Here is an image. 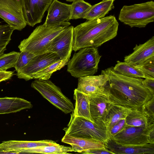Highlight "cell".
Listing matches in <instances>:
<instances>
[{
    "instance_id": "1",
    "label": "cell",
    "mask_w": 154,
    "mask_h": 154,
    "mask_svg": "<svg viewBox=\"0 0 154 154\" xmlns=\"http://www.w3.org/2000/svg\"><path fill=\"white\" fill-rule=\"evenodd\" d=\"M108 81L106 86L109 99L114 103L132 110H137L153 97L144 85L142 78L123 76L116 72L113 67L102 70Z\"/></svg>"
},
{
    "instance_id": "2",
    "label": "cell",
    "mask_w": 154,
    "mask_h": 154,
    "mask_svg": "<svg viewBox=\"0 0 154 154\" xmlns=\"http://www.w3.org/2000/svg\"><path fill=\"white\" fill-rule=\"evenodd\" d=\"M119 25L115 17L112 15L81 23L73 28L72 50L97 48L116 36Z\"/></svg>"
},
{
    "instance_id": "3",
    "label": "cell",
    "mask_w": 154,
    "mask_h": 154,
    "mask_svg": "<svg viewBox=\"0 0 154 154\" xmlns=\"http://www.w3.org/2000/svg\"><path fill=\"white\" fill-rule=\"evenodd\" d=\"M70 23L54 26L43 24L37 26L26 38L22 41L18 47L20 51H25L35 55L47 52L52 40Z\"/></svg>"
},
{
    "instance_id": "4",
    "label": "cell",
    "mask_w": 154,
    "mask_h": 154,
    "mask_svg": "<svg viewBox=\"0 0 154 154\" xmlns=\"http://www.w3.org/2000/svg\"><path fill=\"white\" fill-rule=\"evenodd\" d=\"M67 126L63 128L65 135L74 137L93 139L106 143L110 138L105 123H95L84 118L76 117L72 112Z\"/></svg>"
},
{
    "instance_id": "5",
    "label": "cell",
    "mask_w": 154,
    "mask_h": 154,
    "mask_svg": "<svg viewBox=\"0 0 154 154\" xmlns=\"http://www.w3.org/2000/svg\"><path fill=\"white\" fill-rule=\"evenodd\" d=\"M101 57L97 48H82L69 60L67 71L76 78L94 75L97 71Z\"/></svg>"
},
{
    "instance_id": "6",
    "label": "cell",
    "mask_w": 154,
    "mask_h": 154,
    "mask_svg": "<svg viewBox=\"0 0 154 154\" xmlns=\"http://www.w3.org/2000/svg\"><path fill=\"white\" fill-rule=\"evenodd\" d=\"M119 20L131 27H145L154 21V2L152 1L129 5L121 9Z\"/></svg>"
},
{
    "instance_id": "7",
    "label": "cell",
    "mask_w": 154,
    "mask_h": 154,
    "mask_svg": "<svg viewBox=\"0 0 154 154\" xmlns=\"http://www.w3.org/2000/svg\"><path fill=\"white\" fill-rule=\"evenodd\" d=\"M31 86L65 114L73 111L74 107L71 101L62 93L59 87L50 80L35 79L32 82Z\"/></svg>"
},
{
    "instance_id": "8",
    "label": "cell",
    "mask_w": 154,
    "mask_h": 154,
    "mask_svg": "<svg viewBox=\"0 0 154 154\" xmlns=\"http://www.w3.org/2000/svg\"><path fill=\"white\" fill-rule=\"evenodd\" d=\"M0 17L14 30L21 31L27 25L20 0H0Z\"/></svg>"
},
{
    "instance_id": "9",
    "label": "cell",
    "mask_w": 154,
    "mask_h": 154,
    "mask_svg": "<svg viewBox=\"0 0 154 154\" xmlns=\"http://www.w3.org/2000/svg\"><path fill=\"white\" fill-rule=\"evenodd\" d=\"M61 59L56 53L51 52L35 55L23 69L17 72L18 78L26 81L32 79L35 73L49 65Z\"/></svg>"
},
{
    "instance_id": "10",
    "label": "cell",
    "mask_w": 154,
    "mask_h": 154,
    "mask_svg": "<svg viewBox=\"0 0 154 154\" xmlns=\"http://www.w3.org/2000/svg\"><path fill=\"white\" fill-rule=\"evenodd\" d=\"M23 16L28 25L33 27L42 22L52 0H20Z\"/></svg>"
},
{
    "instance_id": "11",
    "label": "cell",
    "mask_w": 154,
    "mask_h": 154,
    "mask_svg": "<svg viewBox=\"0 0 154 154\" xmlns=\"http://www.w3.org/2000/svg\"><path fill=\"white\" fill-rule=\"evenodd\" d=\"M72 26H68L51 41L47 52L57 54L61 59L69 61L72 50L73 31Z\"/></svg>"
},
{
    "instance_id": "12",
    "label": "cell",
    "mask_w": 154,
    "mask_h": 154,
    "mask_svg": "<svg viewBox=\"0 0 154 154\" xmlns=\"http://www.w3.org/2000/svg\"><path fill=\"white\" fill-rule=\"evenodd\" d=\"M88 95L92 120L95 123H105L107 114L114 104L109 99L106 89L103 92Z\"/></svg>"
},
{
    "instance_id": "13",
    "label": "cell",
    "mask_w": 154,
    "mask_h": 154,
    "mask_svg": "<svg viewBox=\"0 0 154 154\" xmlns=\"http://www.w3.org/2000/svg\"><path fill=\"white\" fill-rule=\"evenodd\" d=\"M149 127L126 126L110 138L117 143L125 144L141 145L149 143L147 135Z\"/></svg>"
},
{
    "instance_id": "14",
    "label": "cell",
    "mask_w": 154,
    "mask_h": 154,
    "mask_svg": "<svg viewBox=\"0 0 154 154\" xmlns=\"http://www.w3.org/2000/svg\"><path fill=\"white\" fill-rule=\"evenodd\" d=\"M71 9V4L54 0L49 7L44 23L49 26L65 23L70 20Z\"/></svg>"
},
{
    "instance_id": "15",
    "label": "cell",
    "mask_w": 154,
    "mask_h": 154,
    "mask_svg": "<svg viewBox=\"0 0 154 154\" xmlns=\"http://www.w3.org/2000/svg\"><path fill=\"white\" fill-rule=\"evenodd\" d=\"M108 78L104 74L83 76L78 78L77 89L85 94L90 95L106 91Z\"/></svg>"
},
{
    "instance_id": "16",
    "label": "cell",
    "mask_w": 154,
    "mask_h": 154,
    "mask_svg": "<svg viewBox=\"0 0 154 154\" xmlns=\"http://www.w3.org/2000/svg\"><path fill=\"white\" fill-rule=\"evenodd\" d=\"M105 148L113 154H154V144L128 145L119 143L110 138L104 143Z\"/></svg>"
},
{
    "instance_id": "17",
    "label": "cell",
    "mask_w": 154,
    "mask_h": 154,
    "mask_svg": "<svg viewBox=\"0 0 154 154\" xmlns=\"http://www.w3.org/2000/svg\"><path fill=\"white\" fill-rule=\"evenodd\" d=\"M131 54L124 57V61L132 66L142 63L154 56V36L143 44L136 45Z\"/></svg>"
},
{
    "instance_id": "18",
    "label": "cell",
    "mask_w": 154,
    "mask_h": 154,
    "mask_svg": "<svg viewBox=\"0 0 154 154\" xmlns=\"http://www.w3.org/2000/svg\"><path fill=\"white\" fill-rule=\"evenodd\" d=\"M61 141L71 146L73 152L82 153L88 150L105 148L104 143L93 139L74 137L65 135Z\"/></svg>"
},
{
    "instance_id": "19",
    "label": "cell",
    "mask_w": 154,
    "mask_h": 154,
    "mask_svg": "<svg viewBox=\"0 0 154 154\" xmlns=\"http://www.w3.org/2000/svg\"><path fill=\"white\" fill-rule=\"evenodd\" d=\"M57 144L54 141L48 140L36 141L10 140L2 142L0 144V147L6 151L21 153L25 149Z\"/></svg>"
},
{
    "instance_id": "20",
    "label": "cell",
    "mask_w": 154,
    "mask_h": 154,
    "mask_svg": "<svg viewBox=\"0 0 154 154\" xmlns=\"http://www.w3.org/2000/svg\"><path fill=\"white\" fill-rule=\"evenodd\" d=\"M31 102L17 97L0 98V114L15 113L32 108Z\"/></svg>"
},
{
    "instance_id": "21",
    "label": "cell",
    "mask_w": 154,
    "mask_h": 154,
    "mask_svg": "<svg viewBox=\"0 0 154 154\" xmlns=\"http://www.w3.org/2000/svg\"><path fill=\"white\" fill-rule=\"evenodd\" d=\"M73 98L75 100V107L72 112L74 116L84 118L94 122L90 113L88 95L79 91L76 88L74 90Z\"/></svg>"
},
{
    "instance_id": "22",
    "label": "cell",
    "mask_w": 154,
    "mask_h": 154,
    "mask_svg": "<svg viewBox=\"0 0 154 154\" xmlns=\"http://www.w3.org/2000/svg\"><path fill=\"white\" fill-rule=\"evenodd\" d=\"M115 0H103L92 5L83 18L87 20L103 18L109 12L113 9Z\"/></svg>"
},
{
    "instance_id": "23",
    "label": "cell",
    "mask_w": 154,
    "mask_h": 154,
    "mask_svg": "<svg viewBox=\"0 0 154 154\" xmlns=\"http://www.w3.org/2000/svg\"><path fill=\"white\" fill-rule=\"evenodd\" d=\"M131 110L120 105L113 104L107 114L105 121L109 131L119 120L125 119Z\"/></svg>"
},
{
    "instance_id": "24",
    "label": "cell",
    "mask_w": 154,
    "mask_h": 154,
    "mask_svg": "<svg viewBox=\"0 0 154 154\" xmlns=\"http://www.w3.org/2000/svg\"><path fill=\"white\" fill-rule=\"evenodd\" d=\"M126 126L148 127L154 121L144 114L139 109L131 110L125 118Z\"/></svg>"
},
{
    "instance_id": "25",
    "label": "cell",
    "mask_w": 154,
    "mask_h": 154,
    "mask_svg": "<svg viewBox=\"0 0 154 154\" xmlns=\"http://www.w3.org/2000/svg\"><path fill=\"white\" fill-rule=\"evenodd\" d=\"M73 152L72 147L58 144L25 149L21 151V153L68 154V152Z\"/></svg>"
},
{
    "instance_id": "26",
    "label": "cell",
    "mask_w": 154,
    "mask_h": 154,
    "mask_svg": "<svg viewBox=\"0 0 154 154\" xmlns=\"http://www.w3.org/2000/svg\"><path fill=\"white\" fill-rule=\"evenodd\" d=\"M113 68L116 72L126 77L145 78L144 75L140 70L124 61H117V63Z\"/></svg>"
},
{
    "instance_id": "27",
    "label": "cell",
    "mask_w": 154,
    "mask_h": 154,
    "mask_svg": "<svg viewBox=\"0 0 154 154\" xmlns=\"http://www.w3.org/2000/svg\"><path fill=\"white\" fill-rule=\"evenodd\" d=\"M68 62V60L62 59L54 63L35 73L32 75V79L49 80L54 72L64 67Z\"/></svg>"
},
{
    "instance_id": "28",
    "label": "cell",
    "mask_w": 154,
    "mask_h": 154,
    "mask_svg": "<svg viewBox=\"0 0 154 154\" xmlns=\"http://www.w3.org/2000/svg\"><path fill=\"white\" fill-rule=\"evenodd\" d=\"M91 5L84 0H76L71 4L70 19L83 18Z\"/></svg>"
},
{
    "instance_id": "29",
    "label": "cell",
    "mask_w": 154,
    "mask_h": 154,
    "mask_svg": "<svg viewBox=\"0 0 154 154\" xmlns=\"http://www.w3.org/2000/svg\"><path fill=\"white\" fill-rule=\"evenodd\" d=\"M14 29L8 24L0 25V55L4 54Z\"/></svg>"
},
{
    "instance_id": "30",
    "label": "cell",
    "mask_w": 154,
    "mask_h": 154,
    "mask_svg": "<svg viewBox=\"0 0 154 154\" xmlns=\"http://www.w3.org/2000/svg\"><path fill=\"white\" fill-rule=\"evenodd\" d=\"M19 52L13 51L0 55V72L14 67Z\"/></svg>"
},
{
    "instance_id": "31",
    "label": "cell",
    "mask_w": 154,
    "mask_h": 154,
    "mask_svg": "<svg viewBox=\"0 0 154 154\" xmlns=\"http://www.w3.org/2000/svg\"><path fill=\"white\" fill-rule=\"evenodd\" d=\"M133 66L143 73L145 79H154V56L141 64Z\"/></svg>"
},
{
    "instance_id": "32",
    "label": "cell",
    "mask_w": 154,
    "mask_h": 154,
    "mask_svg": "<svg viewBox=\"0 0 154 154\" xmlns=\"http://www.w3.org/2000/svg\"><path fill=\"white\" fill-rule=\"evenodd\" d=\"M20 51L14 67L17 72L24 67L35 55L28 51Z\"/></svg>"
},
{
    "instance_id": "33",
    "label": "cell",
    "mask_w": 154,
    "mask_h": 154,
    "mask_svg": "<svg viewBox=\"0 0 154 154\" xmlns=\"http://www.w3.org/2000/svg\"><path fill=\"white\" fill-rule=\"evenodd\" d=\"M140 109L144 114L154 121V97L143 104Z\"/></svg>"
},
{
    "instance_id": "34",
    "label": "cell",
    "mask_w": 154,
    "mask_h": 154,
    "mask_svg": "<svg viewBox=\"0 0 154 154\" xmlns=\"http://www.w3.org/2000/svg\"><path fill=\"white\" fill-rule=\"evenodd\" d=\"M126 126L125 119H122L114 125L109 130L110 137L117 134Z\"/></svg>"
},
{
    "instance_id": "35",
    "label": "cell",
    "mask_w": 154,
    "mask_h": 154,
    "mask_svg": "<svg viewBox=\"0 0 154 154\" xmlns=\"http://www.w3.org/2000/svg\"><path fill=\"white\" fill-rule=\"evenodd\" d=\"M82 153L86 154H113V153L108 150L106 148L103 149L88 150Z\"/></svg>"
},
{
    "instance_id": "36",
    "label": "cell",
    "mask_w": 154,
    "mask_h": 154,
    "mask_svg": "<svg viewBox=\"0 0 154 154\" xmlns=\"http://www.w3.org/2000/svg\"><path fill=\"white\" fill-rule=\"evenodd\" d=\"M143 83L145 87L154 94V79H145L143 80Z\"/></svg>"
},
{
    "instance_id": "37",
    "label": "cell",
    "mask_w": 154,
    "mask_h": 154,
    "mask_svg": "<svg viewBox=\"0 0 154 154\" xmlns=\"http://www.w3.org/2000/svg\"><path fill=\"white\" fill-rule=\"evenodd\" d=\"M14 71H0V82L10 79L14 74Z\"/></svg>"
},
{
    "instance_id": "38",
    "label": "cell",
    "mask_w": 154,
    "mask_h": 154,
    "mask_svg": "<svg viewBox=\"0 0 154 154\" xmlns=\"http://www.w3.org/2000/svg\"><path fill=\"white\" fill-rule=\"evenodd\" d=\"M147 135L149 143L154 144V123L152 124L149 127Z\"/></svg>"
},
{
    "instance_id": "39",
    "label": "cell",
    "mask_w": 154,
    "mask_h": 154,
    "mask_svg": "<svg viewBox=\"0 0 154 154\" xmlns=\"http://www.w3.org/2000/svg\"><path fill=\"white\" fill-rule=\"evenodd\" d=\"M0 154H20L19 152L6 151L0 147Z\"/></svg>"
},
{
    "instance_id": "40",
    "label": "cell",
    "mask_w": 154,
    "mask_h": 154,
    "mask_svg": "<svg viewBox=\"0 0 154 154\" xmlns=\"http://www.w3.org/2000/svg\"><path fill=\"white\" fill-rule=\"evenodd\" d=\"M66 0L67 2H73V1H74L76 0Z\"/></svg>"
},
{
    "instance_id": "41",
    "label": "cell",
    "mask_w": 154,
    "mask_h": 154,
    "mask_svg": "<svg viewBox=\"0 0 154 154\" xmlns=\"http://www.w3.org/2000/svg\"><path fill=\"white\" fill-rule=\"evenodd\" d=\"M1 23V22H0V23Z\"/></svg>"
}]
</instances>
